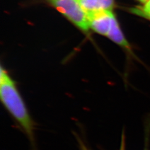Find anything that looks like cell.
<instances>
[{"mask_svg": "<svg viewBox=\"0 0 150 150\" xmlns=\"http://www.w3.org/2000/svg\"><path fill=\"white\" fill-rule=\"evenodd\" d=\"M145 150H146V149H145Z\"/></svg>", "mask_w": 150, "mask_h": 150, "instance_id": "30bf717a", "label": "cell"}, {"mask_svg": "<svg viewBox=\"0 0 150 150\" xmlns=\"http://www.w3.org/2000/svg\"><path fill=\"white\" fill-rule=\"evenodd\" d=\"M129 10L133 14L150 21V0L145 2L143 5L131 8Z\"/></svg>", "mask_w": 150, "mask_h": 150, "instance_id": "8992f818", "label": "cell"}, {"mask_svg": "<svg viewBox=\"0 0 150 150\" xmlns=\"http://www.w3.org/2000/svg\"><path fill=\"white\" fill-rule=\"evenodd\" d=\"M0 96L7 110L33 142L34 123L13 81L2 68L0 75Z\"/></svg>", "mask_w": 150, "mask_h": 150, "instance_id": "6da1fadb", "label": "cell"}, {"mask_svg": "<svg viewBox=\"0 0 150 150\" xmlns=\"http://www.w3.org/2000/svg\"><path fill=\"white\" fill-rule=\"evenodd\" d=\"M81 6L86 13L97 11H112L114 0H79Z\"/></svg>", "mask_w": 150, "mask_h": 150, "instance_id": "277c9868", "label": "cell"}, {"mask_svg": "<svg viewBox=\"0 0 150 150\" xmlns=\"http://www.w3.org/2000/svg\"><path fill=\"white\" fill-rule=\"evenodd\" d=\"M125 147V145H124V141L122 139V144H121V150H125L124 149Z\"/></svg>", "mask_w": 150, "mask_h": 150, "instance_id": "ba28073f", "label": "cell"}, {"mask_svg": "<svg viewBox=\"0 0 150 150\" xmlns=\"http://www.w3.org/2000/svg\"><path fill=\"white\" fill-rule=\"evenodd\" d=\"M90 27L94 31L107 36L115 16L112 11H97L87 13Z\"/></svg>", "mask_w": 150, "mask_h": 150, "instance_id": "3957f363", "label": "cell"}, {"mask_svg": "<svg viewBox=\"0 0 150 150\" xmlns=\"http://www.w3.org/2000/svg\"><path fill=\"white\" fill-rule=\"evenodd\" d=\"M140 1H141V2H146V1H147L148 0H139Z\"/></svg>", "mask_w": 150, "mask_h": 150, "instance_id": "9c48e42d", "label": "cell"}, {"mask_svg": "<svg viewBox=\"0 0 150 150\" xmlns=\"http://www.w3.org/2000/svg\"><path fill=\"white\" fill-rule=\"evenodd\" d=\"M107 36L114 42L117 43L122 47L130 51V46L129 42L124 37L123 34L119 27L118 22L117 21L115 16H114L113 18L111 26L109 30V32L107 34Z\"/></svg>", "mask_w": 150, "mask_h": 150, "instance_id": "5b68a950", "label": "cell"}, {"mask_svg": "<svg viewBox=\"0 0 150 150\" xmlns=\"http://www.w3.org/2000/svg\"><path fill=\"white\" fill-rule=\"evenodd\" d=\"M51 5L66 16L70 21L83 31L90 28L86 12L79 0H48Z\"/></svg>", "mask_w": 150, "mask_h": 150, "instance_id": "7a4b0ae2", "label": "cell"}, {"mask_svg": "<svg viewBox=\"0 0 150 150\" xmlns=\"http://www.w3.org/2000/svg\"><path fill=\"white\" fill-rule=\"evenodd\" d=\"M79 143H80V146L81 150H90L86 147L85 145H84V144L81 140H79Z\"/></svg>", "mask_w": 150, "mask_h": 150, "instance_id": "52a82bcc", "label": "cell"}]
</instances>
